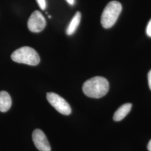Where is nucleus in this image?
Returning a JSON list of instances; mask_svg holds the SVG:
<instances>
[{"label": "nucleus", "instance_id": "3", "mask_svg": "<svg viewBox=\"0 0 151 151\" xmlns=\"http://www.w3.org/2000/svg\"><path fill=\"white\" fill-rule=\"evenodd\" d=\"M122 10V4L116 1L108 3L105 7L101 17V23L103 27L109 29L117 21Z\"/></svg>", "mask_w": 151, "mask_h": 151}, {"label": "nucleus", "instance_id": "1", "mask_svg": "<svg viewBox=\"0 0 151 151\" xmlns=\"http://www.w3.org/2000/svg\"><path fill=\"white\" fill-rule=\"evenodd\" d=\"M109 89L108 80L103 77L96 76L86 81L82 87L83 93L87 96L99 99L104 96Z\"/></svg>", "mask_w": 151, "mask_h": 151}, {"label": "nucleus", "instance_id": "7", "mask_svg": "<svg viewBox=\"0 0 151 151\" xmlns=\"http://www.w3.org/2000/svg\"><path fill=\"white\" fill-rule=\"evenodd\" d=\"M12 105V100L10 95L7 92H0V111L5 113L7 111Z\"/></svg>", "mask_w": 151, "mask_h": 151}, {"label": "nucleus", "instance_id": "15", "mask_svg": "<svg viewBox=\"0 0 151 151\" xmlns=\"http://www.w3.org/2000/svg\"><path fill=\"white\" fill-rule=\"evenodd\" d=\"M48 17L49 18H51V16H50V15H49Z\"/></svg>", "mask_w": 151, "mask_h": 151}, {"label": "nucleus", "instance_id": "4", "mask_svg": "<svg viewBox=\"0 0 151 151\" xmlns=\"http://www.w3.org/2000/svg\"><path fill=\"white\" fill-rule=\"evenodd\" d=\"M47 99L50 104L59 113L65 115L71 113V108L69 104L63 97L54 92H48L47 94Z\"/></svg>", "mask_w": 151, "mask_h": 151}, {"label": "nucleus", "instance_id": "11", "mask_svg": "<svg viewBox=\"0 0 151 151\" xmlns=\"http://www.w3.org/2000/svg\"><path fill=\"white\" fill-rule=\"evenodd\" d=\"M146 34L149 37L151 38V19L148 22L146 27Z\"/></svg>", "mask_w": 151, "mask_h": 151}, {"label": "nucleus", "instance_id": "14", "mask_svg": "<svg viewBox=\"0 0 151 151\" xmlns=\"http://www.w3.org/2000/svg\"><path fill=\"white\" fill-rule=\"evenodd\" d=\"M147 149L149 151H151V140H150L148 145H147Z\"/></svg>", "mask_w": 151, "mask_h": 151}, {"label": "nucleus", "instance_id": "2", "mask_svg": "<svg viewBox=\"0 0 151 151\" xmlns=\"http://www.w3.org/2000/svg\"><path fill=\"white\" fill-rule=\"evenodd\" d=\"M13 61L30 65H37L40 62V57L37 51L30 47L17 49L11 54Z\"/></svg>", "mask_w": 151, "mask_h": 151}, {"label": "nucleus", "instance_id": "12", "mask_svg": "<svg viewBox=\"0 0 151 151\" xmlns=\"http://www.w3.org/2000/svg\"><path fill=\"white\" fill-rule=\"evenodd\" d=\"M148 85L149 87L151 90V70H150L148 74Z\"/></svg>", "mask_w": 151, "mask_h": 151}, {"label": "nucleus", "instance_id": "6", "mask_svg": "<svg viewBox=\"0 0 151 151\" xmlns=\"http://www.w3.org/2000/svg\"><path fill=\"white\" fill-rule=\"evenodd\" d=\"M32 140L37 148L39 151H50L51 148L47 138L41 130H35L32 135Z\"/></svg>", "mask_w": 151, "mask_h": 151}, {"label": "nucleus", "instance_id": "5", "mask_svg": "<svg viewBox=\"0 0 151 151\" xmlns=\"http://www.w3.org/2000/svg\"><path fill=\"white\" fill-rule=\"evenodd\" d=\"M46 20L40 11H34L27 22V27L30 32H39L46 27Z\"/></svg>", "mask_w": 151, "mask_h": 151}, {"label": "nucleus", "instance_id": "10", "mask_svg": "<svg viewBox=\"0 0 151 151\" xmlns=\"http://www.w3.org/2000/svg\"><path fill=\"white\" fill-rule=\"evenodd\" d=\"M38 5L39 6L40 8L44 10L46 9V2L45 0H37Z\"/></svg>", "mask_w": 151, "mask_h": 151}, {"label": "nucleus", "instance_id": "8", "mask_svg": "<svg viewBox=\"0 0 151 151\" xmlns=\"http://www.w3.org/2000/svg\"><path fill=\"white\" fill-rule=\"evenodd\" d=\"M132 107V105L130 103H127L122 105L114 114V120L116 122L123 120L129 114Z\"/></svg>", "mask_w": 151, "mask_h": 151}, {"label": "nucleus", "instance_id": "9", "mask_svg": "<svg viewBox=\"0 0 151 151\" xmlns=\"http://www.w3.org/2000/svg\"><path fill=\"white\" fill-rule=\"evenodd\" d=\"M81 14L79 11H77L73 17L70 23L66 29V34L68 35H71L75 32L77 27H78L81 22Z\"/></svg>", "mask_w": 151, "mask_h": 151}, {"label": "nucleus", "instance_id": "13", "mask_svg": "<svg viewBox=\"0 0 151 151\" xmlns=\"http://www.w3.org/2000/svg\"><path fill=\"white\" fill-rule=\"evenodd\" d=\"M66 1L70 5H74L75 4V0H66Z\"/></svg>", "mask_w": 151, "mask_h": 151}]
</instances>
